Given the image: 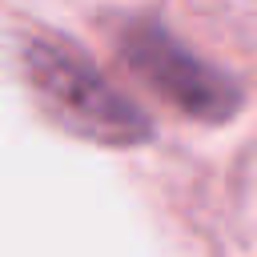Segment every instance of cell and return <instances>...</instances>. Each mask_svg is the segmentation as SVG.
I'll return each instance as SVG.
<instances>
[{"label": "cell", "mask_w": 257, "mask_h": 257, "mask_svg": "<svg viewBox=\"0 0 257 257\" xmlns=\"http://www.w3.org/2000/svg\"><path fill=\"white\" fill-rule=\"evenodd\" d=\"M24 76L40 92L44 108L76 137L100 145H141L153 137L149 116L108 84L80 52L56 40H28L24 44Z\"/></svg>", "instance_id": "obj_1"}, {"label": "cell", "mask_w": 257, "mask_h": 257, "mask_svg": "<svg viewBox=\"0 0 257 257\" xmlns=\"http://www.w3.org/2000/svg\"><path fill=\"white\" fill-rule=\"evenodd\" d=\"M116 56L173 108H181L193 120L221 124L241 108V88L233 76L189 52L165 24L153 20H124L112 32Z\"/></svg>", "instance_id": "obj_2"}]
</instances>
